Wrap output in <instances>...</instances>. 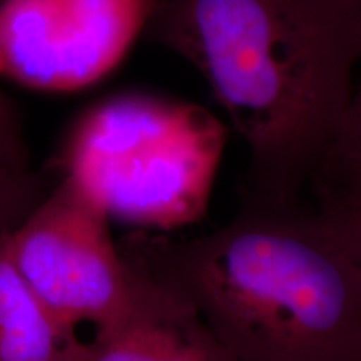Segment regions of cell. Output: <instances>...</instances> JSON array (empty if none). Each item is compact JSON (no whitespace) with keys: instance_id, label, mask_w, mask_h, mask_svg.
I'll use <instances>...</instances> for the list:
<instances>
[{"instance_id":"277c9868","label":"cell","mask_w":361,"mask_h":361,"mask_svg":"<svg viewBox=\"0 0 361 361\" xmlns=\"http://www.w3.org/2000/svg\"><path fill=\"white\" fill-rule=\"evenodd\" d=\"M13 264L62 328L99 326L121 318L141 291L144 271H130L112 245L107 218L71 186L8 251Z\"/></svg>"},{"instance_id":"5b68a950","label":"cell","mask_w":361,"mask_h":361,"mask_svg":"<svg viewBox=\"0 0 361 361\" xmlns=\"http://www.w3.org/2000/svg\"><path fill=\"white\" fill-rule=\"evenodd\" d=\"M157 0H2L0 75L75 90L114 69Z\"/></svg>"},{"instance_id":"7a4b0ae2","label":"cell","mask_w":361,"mask_h":361,"mask_svg":"<svg viewBox=\"0 0 361 361\" xmlns=\"http://www.w3.org/2000/svg\"><path fill=\"white\" fill-rule=\"evenodd\" d=\"M149 271L234 361H361V269L316 209L247 201L214 231L162 243Z\"/></svg>"},{"instance_id":"6da1fadb","label":"cell","mask_w":361,"mask_h":361,"mask_svg":"<svg viewBox=\"0 0 361 361\" xmlns=\"http://www.w3.org/2000/svg\"><path fill=\"white\" fill-rule=\"evenodd\" d=\"M144 30L211 85L250 149V201L300 204L353 92L361 0H157Z\"/></svg>"},{"instance_id":"52a82bcc","label":"cell","mask_w":361,"mask_h":361,"mask_svg":"<svg viewBox=\"0 0 361 361\" xmlns=\"http://www.w3.org/2000/svg\"><path fill=\"white\" fill-rule=\"evenodd\" d=\"M79 348L0 251V361H74Z\"/></svg>"},{"instance_id":"ba28073f","label":"cell","mask_w":361,"mask_h":361,"mask_svg":"<svg viewBox=\"0 0 361 361\" xmlns=\"http://www.w3.org/2000/svg\"><path fill=\"white\" fill-rule=\"evenodd\" d=\"M310 188L318 207L361 206V84L351 92Z\"/></svg>"},{"instance_id":"3957f363","label":"cell","mask_w":361,"mask_h":361,"mask_svg":"<svg viewBox=\"0 0 361 361\" xmlns=\"http://www.w3.org/2000/svg\"><path fill=\"white\" fill-rule=\"evenodd\" d=\"M226 129L197 104L121 96L75 129L71 186L106 218L178 229L209 204Z\"/></svg>"},{"instance_id":"8992f818","label":"cell","mask_w":361,"mask_h":361,"mask_svg":"<svg viewBox=\"0 0 361 361\" xmlns=\"http://www.w3.org/2000/svg\"><path fill=\"white\" fill-rule=\"evenodd\" d=\"M74 361H234L192 305L151 271L129 311L99 326Z\"/></svg>"},{"instance_id":"9c48e42d","label":"cell","mask_w":361,"mask_h":361,"mask_svg":"<svg viewBox=\"0 0 361 361\" xmlns=\"http://www.w3.org/2000/svg\"><path fill=\"white\" fill-rule=\"evenodd\" d=\"M319 219L343 251L361 269V206L316 207Z\"/></svg>"}]
</instances>
